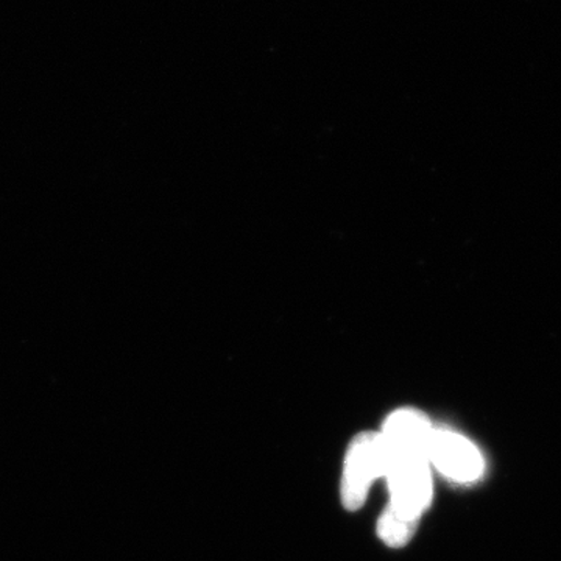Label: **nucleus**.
Listing matches in <instances>:
<instances>
[{"instance_id":"obj_4","label":"nucleus","mask_w":561,"mask_h":561,"mask_svg":"<svg viewBox=\"0 0 561 561\" xmlns=\"http://www.w3.org/2000/svg\"><path fill=\"white\" fill-rule=\"evenodd\" d=\"M432 432L434 427L423 413L413 409H402L386 421L382 437L389 446L391 457L427 459Z\"/></svg>"},{"instance_id":"obj_3","label":"nucleus","mask_w":561,"mask_h":561,"mask_svg":"<svg viewBox=\"0 0 561 561\" xmlns=\"http://www.w3.org/2000/svg\"><path fill=\"white\" fill-rule=\"evenodd\" d=\"M427 460L456 482H474L485 467L481 453L468 438L445 430L432 432Z\"/></svg>"},{"instance_id":"obj_5","label":"nucleus","mask_w":561,"mask_h":561,"mask_svg":"<svg viewBox=\"0 0 561 561\" xmlns=\"http://www.w3.org/2000/svg\"><path fill=\"white\" fill-rule=\"evenodd\" d=\"M416 526H419V523L402 519L397 513L391 512L390 508L387 507L381 518H379L378 535L390 548H401V546H405L412 540L413 535H415Z\"/></svg>"},{"instance_id":"obj_1","label":"nucleus","mask_w":561,"mask_h":561,"mask_svg":"<svg viewBox=\"0 0 561 561\" xmlns=\"http://www.w3.org/2000/svg\"><path fill=\"white\" fill-rule=\"evenodd\" d=\"M391 453L382 434L364 432L357 435L346 454L342 476V502L346 511H357L367 500L376 479L387 476Z\"/></svg>"},{"instance_id":"obj_2","label":"nucleus","mask_w":561,"mask_h":561,"mask_svg":"<svg viewBox=\"0 0 561 561\" xmlns=\"http://www.w3.org/2000/svg\"><path fill=\"white\" fill-rule=\"evenodd\" d=\"M430 461L423 457H391L389 482L391 512L402 519L419 523L432 500Z\"/></svg>"}]
</instances>
